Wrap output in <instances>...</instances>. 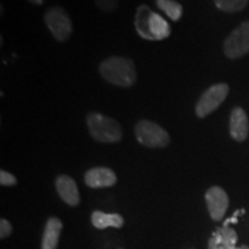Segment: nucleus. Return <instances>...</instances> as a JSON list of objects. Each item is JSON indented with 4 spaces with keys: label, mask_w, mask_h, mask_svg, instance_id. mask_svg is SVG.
Returning a JSON list of instances; mask_svg holds the SVG:
<instances>
[{
    "label": "nucleus",
    "mask_w": 249,
    "mask_h": 249,
    "mask_svg": "<svg viewBox=\"0 0 249 249\" xmlns=\"http://www.w3.org/2000/svg\"><path fill=\"white\" fill-rule=\"evenodd\" d=\"M99 73L107 82L121 88H129L136 82L135 65L128 58L111 57L105 59L99 65Z\"/></svg>",
    "instance_id": "f257e3e1"
},
{
    "label": "nucleus",
    "mask_w": 249,
    "mask_h": 249,
    "mask_svg": "<svg viewBox=\"0 0 249 249\" xmlns=\"http://www.w3.org/2000/svg\"><path fill=\"white\" fill-rule=\"evenodd\" d=\"M135 28L140 36L149 40H161L171 34L166 20L160 14L151 12L147 5L139 6L136 9Z\"/></svg>",
    "instance_id": "f03ea898"
},
{
    "label": "nucleus",
    "mask_w": 249,
    "mask_h": 249,
    "mask_svg": "<svg viewBox=\"0 0 249 249\" xmlns=\"http://www.w3.org/2000/svg\"><path fill=\"white\" fill-rule=\"evenodd\" d=\"M87 124L90 135L98 142L116 143L123 138V128L120 124L98 112H90L87 116Z\"/></svg>",
    "instance_id": "7ed1b4c3"
},
{
    "label": "nucleus",
    "mask_w": 249,
    "mask_h": 249,
    "mask_svg": "<svg viewBox=\"0 0 249 249\" xmlns=\"http://www.w3.org/2000/svg\"><path fill=\"white\" fill-rule=\"evenodd\" d=\"M135 135L144 147L164 148L170 143L169 133L150 120H140L135 126Z\"/></svg>",
    "instance_id": "20e7f679"
},
{
    "label": "nucleus",
    "mask_w": 249,
    "mask_h": 249,
    "mask_svg": "<svg viewBox=\"0 0 249 249\" xmlns=\"http://www.w3.org/2000/svg\"><path fill=\"white\" fill-rule=\"evenodd\" d=\"M44 21L52 36L58 42L64 43L70 38L73 31L70 15L60 6H53L49 8L44 15Z\"/></svg>",
    "instance_id": "39448f33"
},
{
    "label": "nucleus",
    "mask_w": 249,
    "mask_h": 249,
    "mask_svg": "<svg viewBox=\"0 0 249 249\" xmlns=\"http://www.w3.org/2000/svg\"><path fill=\"white\" fill-rule=\"evenodd\" d=\"M229 91L230 88L226 83H218V85H214L205 90L196 104L195 111L197 117L205 118L213 113L225 101Z\"/></svg>",
    "instance_id": "423d86ee"
},
{
    "label": "nucleus",
    "mask_w": 249,
    "mask_h": 249,
    "mask_svg": "<svg viewBox=\"0 0 249 249\" xmlns=\"http://www.w3.org/2000/svg\"><path fill=\"white\" fill-rule=\"evenodd\" d=\"M224 52L230 59L240 58L249 52V21L241 23L224 43Z\"/></svg>",
    "instance_id": "0eeeda50"
},
{
    "label": "nucleus",
    "mask_w": 249,
    "mask_h": 249,
    "mask_svg": "<svg viewBox=\"0 0 249 249\" xmlns=\"http://www.w3.org/2000/svg\"><path fill=\"white\" fill-rule=\"evenodd\" d=\"M205 201L209 213L213 220H220L229 208V196L220 187H211L205 193Z\"/></svg>",
    "instance_id": "6e6552de"
},
{
    "label": "nucleus",
    "mask_w": 249,
    "mask_h": 249,
    "mask_svg": "<svg viewBox=\"0 0 249 249\" xmlns=\"http://www.w3.org/2000/svg\"><path fill=\"white\" fill-rule=\"evenodd\" d=\"M85 181L91 188H104L113 186L117 182V176L107 167H95L86 173Z\"/></svg>",
    "instance_id": "1a4fd4ad"
},
{
    "label": "nucleus",
    "mask_w": 249,
    "mask_h": 249,
    "mask_svg": "<svg viewBox=\"0 0 249 249\" xmlns=\"http://www.w3.org/2000/svg\"><path fill=\"white\" fill-rule=\"evenodd\" d=\"M230 133L232 139L242 142L247 139L249 133V123L246 112L241 107H234L230 116Z\"/></svg>",
    "instance_id": "9d476101"
},
{
    "label": "nucleus",
    "mask_w": 249,
    "mask_h": 249,
    "mask_svg": "<svg viewBox=\"0 0 249 249\" xmlns=\"http://www.w3.org/2000/svg\"><path fill=\"white\" fill-rule=\"evenodd\" d=\"M55 188L62 201L68 205L75 207L80 203L79 189L75 181L68 176H59L55 180Z\"/></svg>",
    "instance_id": "9b49d317"
},
{
    "label": "nucleus",
    "mask_w": 249,
    "mask_h": 249,
    "mask_svg": "<svg viewBox=\"0 0 249 249\" xmlns=\"http://www.w3.org/2000/svg\"><path fill=\"white\" fill-rule=\"evenodd\" d=\"M236 241H238V234L234 230L230 229L225 224L224 227L217 230L211 236L208 249H234Z\"/></svg>",
    "instance_id": "f8f14e48"
},
{
    "label": "nucleus",
    "mask_w": 249,
    "mask_h": 249,
    "mask_svg": "<svg viewBox=\"0 0 249 249\" xmlns=\"http://www.w3.org/2000/svg\"><path fill=\"white\" fill-rule=\"evenodd\" d=\"M62 230V223L57 217L49 218L46 223L42 240V249H55L58 246L59 236Z\"/></svg>",
    "instance_id": "ddd939ff"
},
{
    "label": "nucleus",
    "mask_w": 249,
    "mask_h": 249,
    "mask_svg": "<svg viewBox=\"0 0 249 249\" xmlns=\"http://www.w3.org/2000/svg\"><path fill=\"white\" fill-rule=\"evenodd\" d=\"M92 225L98 230L107 227H116L120 229L124 225V218L118 213H104L102 211H93L91 214Z\"/></svg>",
    "instance_id": "4468645a"
},
{
    "label": "nucleus",
    "mask_w": 249,
    "mask_h": 249,
    "mask_svg": "<svg viewBox=\"0 0 249 249\" xmlns=\"http://www.w3.org/2000/svg\"><path fill=\"white\" fill-rule=\"evenodd\" d=\"M157 7L161 9L171 20L178 21L182 17V6L174 0H156Z\"/></svg>",
    "instance_id": "2eb2a0df"
},
{
    "label": "nucleus",
    "mask_w": 249,
    "mask_h": 249,
    "mask_svg": "<svg viewBox=\"0 0 249 249\" xmlns=\"http://www.w3.org/2000/svg\"><path fill=\"white\" fill-rule=\"evenodd\" d=\"M214 4L220 11L239 12L248 4V0H214Z\"/></svg>",
    "instance_id": "dca6fc26"
},
{
    "label": "nucleus",
    "mask_w": 249,
    "mask_h": 249,
    "mask_svg": "<svg viewBox=\"0 0 249 249\" xmlns=\"http://www.w3.org/2000/svg\"><path fill=\"white\" fill-rule=\"evenodd\" d=\"M96 6L104 12H113L119 6V0H93Z\"/></svg>",
    "instance_id": "f3484780"
},
{
    "label": "nucleus",
    "mask_w": 249,
    "mask_h": 249,
    "mask_svg": "<svg viewBox=\"0 0 249 249\" xmlns=\"http://www.w3.org/2000/svg\"><path fill=\"white\" fill-rule=\"evenodd\" d=\"M0 183H1V186H14L17 185V178L13 174L1 170L0 171Z\"/></svg>",
    "instance_id": "a211bd4d"
},
{
    "label": "nucleus",
    "mask_w": 249,
    "mask_h": 249,
    "mask_svg": "<svg viewBox=\"0 0 249 249\" xmlns=\"http://www.w3.org/2000/svg\"><path fill=\"white\" fill-rule=\"evenodd\" d=\"M12 233V226L8 223V220L1 219L0 220V238L5 239Z\"/></svg>",
    "instance_id": "6ab92c4d"
},
{
    "label": "nucleus",
    "mask_w": 249,
    "mask_h": 249,
    "mask_svg": "<svg viewBox=\"0 0 249 249\" xmlns=\"http://www.w3.org/2000/svg\"><path fill=\"white\" fill-rule=\"evenodd\" d=\"M28 1L33 5H42L45 0H28Z\"/></svg>",
    "instance_id": "aec40b11"
},
{
    "label": "nucleus",
    "mask_w": 249,
    "mask_h": 249,
    "mask_svg": "<svg viewBox=\"0 0 249 249\" xmlns=\"http://www.w3.org/2000/svg\"><path fill=\"white\" fill-rule=\"evenodd\" d=\"M234 249H249V247H247V246H241V247H235Z\"/></svg>",
    "instance_id": "412c9836"
}]
</instances>
